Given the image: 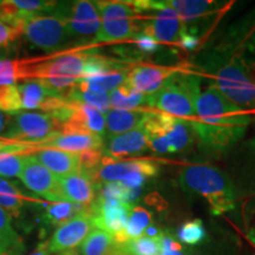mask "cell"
Masks as SVG:
<instances>
[{"mask_svg":"<svg viewBox=\"0 0 255 255\" xmlns=\"http://www.w3.org/2000/svg\"><path fill=\"white\" fill-rule=\"evenodd\" d=\"M23 251V242L15 233L9 215L0 207V255H20Z\"/></svg>","mask_w":255,"mask_h":255,"instance_id":"29","label":"cell"},{"mask_svg":"<svg viewBox=\"0 0 255 255\" xmlns=\"http://www.w3.org/2000/svg\"><path fill=\"white\" fill-rule=\"evenodd\" d=\"M177 70L164 66L142 65L128 73L126 83L141 94L149 96L158 91Z\"/></svg>","mask_w":255,"mask_h":255,"instance_id":"22","label":"cell"},{"mask_svg":"<svg viewBox=\"0 0 255 255\" xmlns=\"http://www.w3.org/2000/svg\"><path fill=\"white\" fill-rule=\"evenodd\" d=\"M17 88L20 94L21 107L23 109L27 110L40 109L46 113L53 100L60 96L49 90L45 85L41 84L37 79L24 81L18 84Z\"/></svg>","mask_w":255,"mask_h":255,"instance_id":"25","label":"cell"},{"mask_svg":"<svg viewBox=\"0 0 255 255\" xmlns=\"http://www.w3.org/2000/svg\"><path fill=\"white\" fill-rule=\"evenodd\" d=\"M128 77L127 71L123 68L114 69L101 75L92 76V77L82 78L78 82L77 88L81 90L98 92V94H110L126 82Z\"/></svg>","mask_w":255,"mask_h":255,"instance_id":"27","label":"cell"},{"mask_svg":"<svg viewBox=\"0 0 255 255\" xmlns=\"http://www.w3.org/2000/svg\"><path fill=\"white\" fill-rule=\"evenodd\" d=\"M21 33L33 45L45 51L60 49L71 37L66 21L52 11L34 15L25 21L21 26Z\"/></svg>","mask_w":255,"mask_h":255,"instance_id":"9","label":"cell"},{"mask_svg":"<svg viewBox=\"0 0 255 255\" xmlns=\"http://www.w3.org/2000/svg\"><path fill=\"white\" fill-rule=\"evenodd\" d=\"M237 149H233L227 173L231 177L238 202L241 200L255 202V138L239 143Z\"/></svg>","mask_w":255,"mask_h":255,"instance_id":"11","label":"cell"},{"mask_svg":"<svg viewBox=\"0 0 255 255\" xmlns=\"http://www.w3.org/2000/svg\"><path fill=\"white\" fill-rule=\"evenodd\" d=\"M52 12L66 21L71 37L97 36L101 30V15L96 2L81 0L75 2H57Z\"/></svg>","mask_w":255,"mask_h":255,"instance_id":"13","label":"cell"},{"mask_svg":"<svg viewBox=\"0 0 255 255\" xmlns=\"http://www.w3.org/2000/svg\"><path fill=\"white\" fill-rule=\"evenodd\" d=\"M63 126L49 114L20 111L15 114L9 123L6 138L46 141L62 133Z\"/></svg>","mask_w":255,"mask_h":255,"instance_id":"12","label":"cell"},{"mask_svg":"<svg viewBox=\"0 0 255 255\" xmlns=\"http://www.w3.org/2000/svg\"><path fill=\"white\" fill-rule=\"evenodd\" d=\"M101 15V30L95 41H119L135 38L142 32L131 1H95Z\"/></svg>","mask_w":255,"mask_h":255,"instance_id":"8","label":"cell"},{"mask_svg":"<svg viewBox=\"0 0 255 255\" xmlns=\"http://www.w3.org/2000/svg\"><path fill=\"white\" fill-rule=\"evenodd\" d=\"M6 119H7V117L0 111V135H4V136H5V130H8L9 123H11V120L7 121Z\"/></svg>","mask_w":255,"mask_h":255,"instance_id":"45","label":"cell"},{"mask_svg":"<svg viewBox=\"0 0 255 255\" xmlns=\"http://www.w3.org/2000/svg\"><path fill=\"white\" fill-rule=\"evenodd\" d=\"M25 196L14 184L0 177V207L13 214L23 208Z\"/></svg>","mask_w":255,"mask_h":255,"instance_id":"34","label":"cell"},{"mask_svg":"<svg viewBox=\"0 0 255 255\" xmlns=\"http://www.w3.org/2000/svg\"><path fill=\"white\" fill-rule=\"evenodd\" d=\"M1 146H2V144H1V143H0V148H1Z\"/></svg>","mask_w":255,"mask_h":255,"instance_id":"48","label":"cell"},{"mask_svg":"<svg viewBox=\"0 0 255 255\" xmlns=\"http://www.w3.org/2000/svg\"><path fill=\"white\" fill-rule=\"evenodd\" d=\"M187 255H228V252L225 246L216 242H203L197 248L188 250Z\"/></svg>","mask_w":255,"mask_h":255,"instance_id":"41","label":"cell"},{"mask_svg":"<svg viewBox=\"0 0 255 255\" xmlns=\"http://www.w3.org/2000/svg\"><path fill=\"white\" fill-rule=\"evenodd\" d=\"M27 155L9 152L0 148V176H20Z\"/></svg>","mask_w":255,"mask_h":255,"instance_id":"37","label":"cell"},{"mask_svg":"<svg viewBox=\"0 0 255 255\" xmlns=\"http://www.w3.org/2000/svg\"><path fill=\"white\" fill-rule=\"evenodd\" d=\"M20 33L21 31L19 28L9 26L2 20H0V46L7 45L11 41L15 40Z\"/></svg>","mask_w":255,"mask_h":255,"instance_id":"43","label":"cell"},{"mask_svg":"<svg viewBox=\"0 0 255 255\" xmlns=\"http://www.w3.org/2000/svg\"><path fill=\"white\" fill-rule=\"evenodd\" d=\"M28 145L46 146V148L82 154L87 151H103V137L89 135V133H71V135H58L53 138L39 142L38 144Z\"/></svg>","mask_w":255,"mask_h":255,"instance_id":"24","label":"cell"},{"mask_svg":"<svg viewBox=\"0 0 255 255\" xmlns=\"http://www.w3.org/2000/svg\"><path fill=\"white\" fill-rule=\"evenodd\" d=\"M168 4L182 19L186 33L193 36L199 33L200 21L208 20L219 14L223 7H226V2L210 1V0H170Z\"/></svg>","mask_w":255,"mask_h":255,"instance_id":"17","label":"cell"},{"mask_svg":"<svg viewBox=\"0 0 255 255\" xmlns=\"http://www.w3.org/2000/svg\"><path fill=\"white\" fill-rule=\"evenodd\" d=\"M196 64L208 77L210 87L242 109L255 110L254 57L214 46L200 53Z\"/></svg>","mask_w":255,"mask_h":255,"instance_id":"2","label":"cell"},{"mask_svg":"<svg viewBox=\"0 0 255 255\" xmlns=\"http://www.w3.org/2000/svg\"><path fill=\"white\" fill-rule=\"evenodd\" d=\"M90 207H82L70 202H56L46 207L44 213V221L51 226H62L76 215L88 210Z\"/></svg>","mask_w":255,"mask_h":255,"instance_id":"32","label":"cell"},{"mask_svg":"<svg viewBox=\"0 0 255 255\" xmlns=\"http://www.w3.org/2000/svg\"><path fill=\"white\" fill-rule=\"evenodd\" d=\"M60 194L65 202L82 207H91L96 199V189L100 188L96 178L84 170L57 177Z\"/></svg>","mask_w":255,"mask_h":255,"instance_id":"16","label":"cell"},{"mask_svg":"<svg viewBox=\"0 0 255 255\" xmlns=\"http://www.w3.org/2000/svg\"><path fill=\"white\" fill-rule=\"evenodd\" d=\"M146 110H120L110 109L105 113L107 136L114 137L129 132L141 127Z\"/></svg>","mask_w":255,"mask_h":255,"instance_id":"26","label":"cell"},{"mask_svg":"<svg viewBox=\"0 0 255 255\" xmlns=\"http://www.w3.org/2000/svg\"><path fill=\"white\" fill-rule=\"evenodd\" d=\"M132 206L128 203H96L90 207L95 227L110 233L113 237L124 232Z\"/></svg>","mask_w":255,"mask_h":255,"instance_id":"19","label":"cell"},{"mask_svg":"<svg viewBox=\"0 0 255 255\" xmlns=\"http://www.w3.org/2000/svg\"><path fill=\"white\" fill-rule=\"evenodd\" d=\"M58 255H81V254H79V252L73 250V251H69V252H64V253H60Z\"/></svg>","mask_w":255,"mask_h":255,"instance_id":"47","label":"cell"},{"mask_svg":"<svg viewBox=\"0 0 255 255\" xmlns=\"http://www.w3.org/2000/svg\"><path fill=\"white\" fill-rule=\"evenodd\" d=\"M200 85L199 73L177 70L158 91L145 96V104L159 113L189 121L195 116Z\"/></svg>","mask_w":255,"mask_h":255,"instance_id":"4","label":"cell"},{"mask_svg":"<svg viewBox=\"0 0 255 255\" xmlns=\"http://www.w3.org/2000/svg\"><path fill=\"white\" fill-rule=\"evenodd\" d=\"M215 46L223 50L255 55V8L232 25Z\"/></svg>","mask_w":255,"mask_h":255,"instance_id":"21","label":"cell"},{"mask_svg":"<svg viewBox=\"0 0 255 255\" xmlns=\"http://www.w3.org/2000/svg\"><path fill=\"white\" fill-rule=\"evenodd\" d=\"M33 157L44 167L57 175V177L81 170V154L59 150L52 148H41Z\"/></svg>","mask_w":255,"mask_h":255,"instance_id":"23","label":"cell"},{"mask_svg":"<svg viewBox=\"0 0 255 255\" xmlns=\"http://www.w3.org/2000/svg\"><path fill=\"white\" fill-rule=\"evenodd\" d=\"M65 98L70 102H77V103L90 105L95 109L100 110L101 113H107L111 109L109 94H98V92L81 90L77 88V85L65 95Z\"/></svg>","mask_w":255,"mask_h":255,"instance_id":"33","label":"cell"},{"mask_svg":"<svg viewBox=\"0 0 255 255\" xmlns=\"http://www.w3.org/2000/svg\"><path fill=\"white\" fill-rule=\"evenodd\" d=\"M111 107L120 110H138L145 104V95L141 94L124 82L120 88L109 94Z\"/></svg>","mask_w":255,"mask_h":255,"instance_id":"31","label":"cell"},{"mask_svg":"<svg viewBox=\"0 0 255 255\" xmlns=\"http://www.w3.org/2000/svg\"><path fill=\"white\" fill-rule=\"evenodd\" d=\"M158 164L151 159H127L102 163L96 174L101 182H121L129 189H139L145 180L158 174Z\"/></svg>","mask_w":255,"mask_h":255,"instance_id":"10","label":"cell"},{"mask_svg":"<svg viewBox=\"0 0 255 255\" xmlns=\"http://www.w3.org/2000/svg\"><path fill=\"white\" fill-rule=\"evenodd\" d=\"M180 44L181 46L184 47L186 50H194L200 45V39L199 37L193 36V34L184 33L182 38H181Z\"/></svg>","mask_w":255,"mask_h":255,"instance_id":"44","label":"cell"},{"mask_svg":"<svg viewBox=\"0 0 255 255\" xmlns=\"http://www.w3.org/2000/svg\"><path fill=\"white\" fill-rule=\"evenodd\" d=\"M21 109L23 107L17 85L0 87V111L15 115L20 113Z\"/></svg>","mask_w":255,"mask_h":255,"instance_id":"38","label":"cell"},{"mask_svg":"<svg viewBox=\"0 0 255 255\" xmlns=\"http://www.w3.org/2000/svg\"><path fill=\"white\" fill-rule=\"evenodd\" d=\"M94 218L89 208L56 229L47 244V251L49 253L55 254L73 251L82 245V242L94 231Z\"/></svg>","mask_w":255,"mask_h":255,"instance_id":"14","label":"cell"},{"mask_svg":"<svg viewBox=\"0 0 255 255\" xmlns=\"http://www.w3.org/2000/svg\"><path fill=\"white\" fill-rule=\"evenodd\" d=\"M19 177L25 186L38 196L52 202H65L60 194L57 177L49 169L40 164L33 156H27L23 171Z\"/></svg>","mask_w":255,"mask_h":255,"instance_id":"15","label":"cell"},{"mask_svg":"<svg viewBox=\"0 0 255 255\" xmlns=\"http://www.w3.org/2000/svg\"><path fill=\"white\" fill-rule=\"evenodd\" d=\"M85 53H66L27 68L19 63V79L32 78L52 92L65 96L81 81Z\"/></svg>","mask_w":255,"mask_h":255,"instance_id":"5","label":"cell"},{"mask_svg":"<svg viewBox=\"0 0 255 255\" xmlns=\"http://www.w3.org/2000/svg\"><path fill=\"white\" fill-rule=\"evenodd\" d=\"M73 114L68 123L63 126L60 135L71 133H89L101 137L107 136L105 129V116L100 110L90 105L73 102Z\"/></svg>","mask_w":255,"mask_h":255,"instance_id":"18","label":"cell"},{"mask_svg":"<svg viewBox=\"0 0 255 255\" xmlns=\"http://www.w3.org/2000/svg\"><path fill=\"white\" fill-rule=\"evenodd\" d=\"M161 237L150 238L142 235L128 241L126 245H122V247L129 255H159L162 250Z\"/></svg>","mask_w":255,"mask_h":255,"instance_id":"36","label":"cell"},{"mask_svg":"<svg viewBox=\"0 0 255 255\" xmlns=\"http://www.w3.org/2000/svg\"><path fill=\"white\" fill-rule=\"evenodd\" d=\"M141 127L145 132L149 148L157 154L187 150L195 137L189 121L159 111L146 110Z\"/></svg>","mask_w":255,"mask_h":255,"instance_id":"6","label":"cell"},{"mask_svg":"<svg viewBox=\"0 0 255 255\" xmlns=\"http://www.w3.org/2000/svg\"><path fill=\"white\" fill-rule=\"evenodd\" d=\"M176 239L180 244L188 246H197L203 244L207 239V232L201 220H191L183 223L176 233Z\"/></svg>","mask_w":255,"mask_h":255,"instance_id":"35","label":"cell"},{"mask_svg":"<svg viewBox=\"0 0 255 255\" xmlns=\"http://www.w3.org/2000/svg\"><path fill=\"white\" fill-rule=\"evenodd\" d=\"M251 122L247 110L212 87L201 91L196 101L195 116L189 120L199 144L214 156L232 151L246 135Z\"/></svg>","mask_w":255,"mask_h":255,"instance_id":"1","label":"cell"},{"mask_svg":"<svg viewBox=\"0 0 255 255\" xmlns=\"http://www.w3.org/2000/svg\"><path fill=\"white\" fill-rule=\"evenodd\" d=\"M161 245L162 250L159 255H187L188 250H184L182 244L177 241L176 238L173 235L164 234L162 233L161 237Z\"/></svg>","mask_w":255,"mask_h":255,"instance_id":"40","label":"cell"},{"mask_svg":"<svg viewBox=\"0 0 255 255\" xmlns=\"http://www.w3.org/2000/svg\"><path fill=\"white\" fill-rule=\"evenodd\" d=\"M133 39H135V44L138 46V49L141 50L142 52L154 53L159 49L158 41H156L154 38L143 33V32H139Z\"/></svg>","mask_w":255,"mask_h":255,"instance_id":"42","label":"cell"},{"mask_svg":"<svg viewBox=\"0 0 255 255\" xmlns=\"http://www.w3.org/2000/svg\"><path fill=\"white\" fill-rule=\"evenodd\" d=\"M114 237L110 233L96 228L82 242L81 255H110L115 248Z\"/></svg>","mask_w":255,"mask_h":255,"instance_id":"30","label":"cell"},{"mask_svg":"<svg viewBox=\"0 0 255 255\" xmlns=\"http://www.w3.org/2000/svg\"><path fill=\"white\" fill-rule=\"evenodd\" d=\"M178 182L188 194L205 199L214 215L231 212L237 207V190L222 169L208 164L188 165L181 170Z\"/></svg>","mask_w":255,"mask_h":255,"instance_id":"3","label":"cell"},{"mask_svg":"<svg viewBox=\"0 0 255 255\" xmlns=\"http://www.w3.org/2000/svg\"><path fill=\"white\" fill-rule=\"evenodd\" d=\"M19 79V63L9 59H0V87L15 85Z\"/></svg>","mask_w":255,"mask_h":255,"instance_id":"39","label":"cell"},{"mask_svg":"<svg viewBox=\"0 0 255 255\" xmlns=\"http://www.w3.org/2000/svg\"><path fill=\"white\" fill-rule=\"evenodd\" d=\"M149 148L148 139L142 127L136 128L131 131L122 135L109 137L107 145L103 149L102 163L115 162V159L128 157V156L139 155Z\"/></svg>","mask_w":255,"mask_h":255,"instance_id":"20","label":"cell"},{"mask_svg":"<svg viewBox=\"0 0 255 255\" xmlns=\"http://www.w3.org/2000/svg\"><path fill=\"white\" fill-rule=\"evenodd\" d=\"M151 225V215L148 210L142 208V207H132L131 213H130L128 225L123 233L114 237L115 244L117 246L126 245L128 241L133 240L142 237L144 234L145 229Z\"/></svg>","mask_w":255,"mask_h":255,"instance_id":"28","label":"cell"},{"mask_svg":"<svg viewBox=\"0 0 255 255\" xmlns=\"http://www.w3.org/2000/svg\"><path fill=\"white\" fill-rule=\"evenodd\" d=\"M142 32L154 38L158 43L178 41L186 33L182 19L168 1H150L139 0L131 1Z\"/></svg>","mask_w":255,"mask_h":255,"instance_id":"7","label":"cell"},{"mask_svg":"<svg viewBox=\"0 0 255 255\" xmlns=\"http://www.w3.org/2000/svg\"><path fill=\"white\" fill-rule=\"evenodd\" d=\"M31 255H49V251H47V245H41L39 246V248L34 252V253H32Z\"/></svg>","mask_w":255,"mask_h":255,"instance_id":"46","label":"cell"}]
</instances>
